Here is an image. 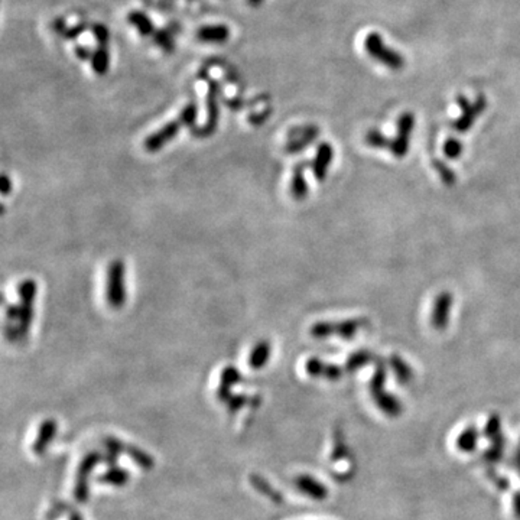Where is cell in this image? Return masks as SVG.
I'll use <instances>...</instances> for the list:
<instances>
[{
    "label": "cell",
    "instance_id": "18",
    "mask_svg": "<svg viewBox=\"0 0 520 520\" xmlns=\"http://www.w3.org/2000/svg\"><path fill=\"white\" fill-rule=\"evenodd\" d=\"M109 51H107V47H99V49L93 53L92 57V67L94 69V73L99 76H104L109 69Z\"/></svg>",
    "mask_w": 520,
    "mask_h": 520
},
{
    "label": "cell",
    "instance_id": "20",
    "mask_svg": "<svg viewBox=\"0 0 520 520\" xmlns=\"http://www.w3.org/2000/svg\"><path fill=\"white\" fill-rule=\"evenodd\" d=\"M477 444V433L474 429H469L467 433H464L458 438V448L465 453H470L473 448H476Z\"/></svg>",
    "mask_w": 520,
    "mask_h": 520
},
{
    "label": "cell",
    "instance_id": "10",
    "mask_svg": "<svg viewBox=\"0 0 520 520\" xmlns=\"http://www.w3.org/2000/svg\"><path fill=\"white\" fill-rule=\"evenodd\" d=\"M414 124H415V119L410 113H405L399 119L398 136L390 143V152L394 156L402 158L406 155L408 146H409V136H410L412 129H414Z\"/></svg>",
    "mask_w": 520,
    "mask_h": 520
},
{
    "label": "cell",
    "instance_id": "5",
    "mask_svg": "<svg viewBox=\"0 0 520 520\" xmlns=\"http://www.w3.org/2000/svg\"><path fill=\"white\" fill-rule=\"evenodd\" d=\"M364 48L374 60H378L379 62L385 64L386 67L392 69H401L405 65L403 57L401 56V53H398L393 49H389L385 45L383 40L379 37V33H376V32L369 33L364 40Z\"/></svg>",
    "mask_w": 520,
    "mask_h": 520
},
{
    "label": "cell",
    "instance_id": "11",
    "mask_svg": "<svg viewBox=\"0 0 520 520\" xmlns=\"http://www.w3.org/2000/svg\"><path fill=\"white\" fill-rule=\"evenodd\" d=\"M453 308V295L448 292H442L437 296L434 312H433V326L437 330H445L450 321V311Z\"/></svg>",
    "mask_w": 520,
    "mask_h": 520
},
{
    "label": "cell",
    "instance_id": "27",
    "mask_svg": "<svg viewBox=\"0 0 520 520\" xmlns=\"http://www.w3.org/2000/svg\"><path fill=\"white\" fill-rule=\"evenodd\" d=\"M435 167H437L438 171L441 172V176H442V179H444V181H445L446 184H453V183L455 181V176H454V172H453V171H450L448 168H445L444 165L437 164V162H435Z\"/></svg>",
    "mask_w": 520,
    "mask_h": 520
},
{
    "label": "cell",
    "instance_id": "21",
    "mask_svg": "<svg viewBox=\"0 0 520 520\" xmlns=\"http://www.w3.org/2000/svg\"><path fill=\"white\" fill-rule=\"evenodd\" d=\"M371 360V353L369 351H358V353H354L347 362V369L350 371H354L357 370L358 367L364 366L366 363H369Z\"/></svg>",
    "mask_w": 520,
    "mask_h": 520
},
{
    "label": "cell",
    "instance_id": "13",
    "mask_svg": "<svg viewBox=\"0 0 520 520\" xmlns=\"http://www.w3.org/2000/svg\"><path fill=\"white\" fill-rule=\"evenodd\" d=\"M310 164L308 160H302V162L296 164L292 174V181H291V194L296 201L305 200L308 195V184L305 179V168Z\"/></svg>",
    "mask_w": 520,
    "mask_h": 520
},
{
    "label": "cell",
    "instance_id": "25",
    "mask_svg": "<svg viewBox=\"0 0 520 520\" xmlns=\"http://www.w3.org/2000/svg\"><path fill=\"white\" fill-rule=\"evenodd\" d=\"M153 38H155V41H156L160 47H162L164 49H167V51H172V40H171V37H169V35H168L167 32H162V31H160V32H156V33L153 35Z\"/></svg>",
    "mask_w": 520,
    "mask_h": 520
},
{
    "label": "cell",
    "instance_id": "7",
    "mask_svg": "<svg viewBox=\"0 0 520 520\" xmlns=\"http://www.w3.org/2000/svg\"><path fill=\"white\" fill-rule=\"evenodd\" d=\"M383 385H385V370L383 367H378V371H376L374 378H373V383H371V393H373V398L374 401L378 402L379 408L383 409L386 414L389 415H398L399 412L402 410L401 408V403L394 399L393 396H389V394H385L383 392Z\"/></svg>",
    "mask_w": 520,
    "mask_h": 520
},
{
    "label": "cell",
    "instance_id": "14",
    "mask_svg": "<svg viewBox=\"0 0 520 520\" xmlns=\"http://www.w3.org/2000/svg\"><path fill=\"white\" fill-rule=\"evenodd\" d=\"M196 37L204 42H224L230 37V31L224 25L203 26L196 33Z\"/></svg>",
    "mask_w": 520,
    "mask_h": 520
},
{
    "label": "cell",
    "instance_id": "29",
    "mask_svg": "<svg viewBox=\"0 0 520 520\" xmlns=\"http://www.w3.org/2000/svg\"><path fill=\"white\" fill-rule=\"evenodd\" d=\"M76 53H77V57H78L80 60H83V61H85V60H88L90 57H92V53H90V51L85 49V48H83V47H80V45L76 47Z\"/></svg>",
    "mask_w": 520,
    "mask_h": 520
},
{
    "label": "cell",
    "instance_id": "4",
    "mask_svg": "<svg viewBox=\"0 0 520 520\" xmlns=\"http://www.w3.org/2000/svg\"><path fill=\"white\" fill-rule=\"evenodd\" d=\"M367 324L366 319H349L338 322H315L310 328V334L315 338H328V337H342L344 339H351L360 328Z\"/></svg>",
    "mask_w": 520,
    "mask_h": 520
},
{
    "label": "cell",
    "instance_id": "6",
    "mask_svg": "<svg viewBox=\"0 0 520 520\" xmlns=\"http://www.w3.org/2000/svg\"><path fill=\"white\" fill-rule=\"evenodd\" d=\"M219 92H220V85L214 80H208V94H207L208 117L201 128H191V133L194 136L206 137L216 132L217 124H219V117H220Z\"/></svg>",
    "mask_w": 520,
    "mask_h": 520
},
{
    "label": "cell",
    "instance_id": "3",
    "mask_svg": "<svg viewBox=\"0 0 520 520\" xmlns=\"http://www.w3.org/2000/svg\"><path fill=\"white\" fill-rule=\"evenodd\" d=\"M38 292V283L33 279H25L17 286V296H19V307H21V318L19 322H17V334H19V338H24L31 326H32V319H33V302L35 298H37Z\"/></svg>",
    "mask_w": 520,
    "mask_h": 520
},
{
    "label": "cell",
    "instance_id": "31",
    "mask_svg": "<svg viewBox=\"0 0 520 520\" xmlns=\"http://www.w3.org/2000/svg\"><path fill=\"white\" fill-rule=\"evenodd\" d=\"M516 498L520 501V496H516ZM514 508H516V513L520 516V503H517V501H516V506Z\"/></svg>",
    "mask_w": 520,
    "mask_h": 520
},
{
    "label": "cell",
    "instance_id": "1",
    "mask_svg": "<svg viewBox=\"0 0 520 520\" xmlns=\"http://www.w3.org/2000/svg\"><path fill=\"white\" fill-rule=\"evenodd\" d=\"M196 113H199L196 104L188 103L175 120L168 121L159 131L149 135L145 139V142H143V148H145V151L149 153H156L165 145H168V143L179 133V131H181L184 126H192L194 121L196 120Z\"/></svg>",
    "mask_w": 520,
    "mask_h": 520
},
{
    "label": "cell",
    "instance_id": "17",
    "mask_svg": "<svg viewBox=\"0 0 520 520\" xmlns=\"http://www.w3.org/2000/svg\"><path fill=\"white\" fill-rule=\"evenodd\" d=\"M128 19L129 22L143 35V37H149L151 33L155 32V28H153V24L152 21L149 19V17L143 13V12H137V10H133L128 15Z\"/></svg>",
    "mask_w": 520,
    "mask_h": 520
},
{
    "label": "cell",
    "instance_id": "19",
    "mask_svg": "<svg viewBox=\"0 0 520 520\" xmlns=\"http://www.w3.org/2000/svg\"><path fill=\"white\" fill-rule=\"evenodd\" d=\"M390 364H392V367L394 370V374H396V378L399 379L401 383H409L410 379L414 378V373H412L410 367L402 360L399 355H392Z\"/></svg>",
    "mask_w": 520,
    "mask_h": 520
},
{
    "label": "cell",
    "instance_id": "22",
    "mask_svg": "<svg viewBox=\"0 0 520 520\" xmlns=\"http://www.w3.org/2000/svg\"><path fill=\"white\" fill-rule=\"evenodd\" d=\"M366 142L373 148H386V146H389L386 137L382 136L378 131H370L366 135Z\"/></svg>",
    "mask_w": 520,
    "mask_h": 520
},
{
    "label": "cell",
    "instance_id": "26",
    "mask_svg": "<svg viewBox=\"0 0 520 520\" xmlns=\"http://www.w3.org/2000/svg\"><path fill=\"white\" fill-rule=\"evenodd\" d=\"M85 29H87V25H85V24H78V25H76V26H73V28L67 29V31L64 32V38H67V40H74V38L78 37V35H80L81 32H84Z\"/></svg>",
    "mask_w": 520,
    "mask_h": 520
},
{
    "label": "cell",
    "instance_id": "9",
    "mask_svg": "<svg viewBox=\"0 0 520 520\" xmlns=\"http://www.w3.org/2000/svg\"><path fill=\"white\" fill-rule=\"evenodd\" d=\"M458 103L462 107L464 115L461 116L460 120H457L454 123V129L458 131V132H467L471 128V124L476 121L477 116L484 109H486V103L487 101L484 100L483 96H480L478 100L474 104H469V101H467V99H465V97H458Z\"/></svg>",
    "mask_w": 520,
    "mask_h": 520
},
{
    "label": "cell",
    "instance_id": "28",
    "mask_svg": "<svg viewBox=\"0 0 520 520\" xmlns=\"http://www.w3.org/2000/svg\"><path fill=\"white\" fill-rule=\"evenodd\" d=\"M10 191H12V181L6 174H3V176H2V194L8 195Z\"/></svg>",
    "mask_w": 520,
    "mask_h": 520
},
{
    "label": "cell",
    "instance_id": "2",
    "mask_svg": "<svg viewBox=\"0 0 520 520\" xmlns=\"http://www.w3.org/2000/svg\"><path fill=\"white\" fill-rule=\"evenodd\" d=\"M106 301L115 310H120L126 303V290H124V263L120 259L110 262L107 267L106 279Z\"/></svg>",
    "mask_w": 520,
    "mask_h": 520
},
{
    "label": "cell",
    "instance_id": "16",
    "mask_svg": "<svg viewBox=\"0 0 520 520\" xmlns=\"http://www.w3.org/2000/svg\"><path fill=\"white\" fill-rule=\"evenodd\" d=\"M269 355H271V343L266 342V339H262V342H259L253 347L252 353H250L249 364L253 369H260L267 363Z\"/></svg>",
    "mask_w": 520,
    "mask_h": 520
},
{
    "label": "cell",
    "instance_id": "23",
    "mask_svg": "<svg viewBox=\"0 0 520 520\" xmlns=\"http://www.w3.org/2000/svg\"><path fill=\"white\" fill-rule=\"evenodd\" d=\"M444 152H445V155H446L448 158H451V159L458 158V156L461 155V152H462V145H461V142H458V140H455V139L446 140L445 146H444Z\"/></svg>",
    "mask_w": 520,
    "mask_h": 520
},
{
    "label": "cell",
    "instance_id": "8",
    "mask_svg": "<svg viewBox=\"0 0 520 520\" xmlns=\"http://www.w3.org/2000/svg\"><path fill=\"white\" fill-rule=\"evenodd\" d=\"M319 135V129L317 126H303L294 129L291 133H288V143L285 145L286 153H298L302 149L311 145L315 142L317 136Z\"/></svg>",
    "mask_w": 520,
    "mask_h": 520
},
{
    "label": "cell",
    "instance_id": "24",
    "mask_svg": "<svg viewBox=\"0 0 520 520\" xmlns=\"http://www.w3.org/2000/svg\"><path fill=\"white\" fill-rule=\"evenodd\" d=\"M96 40L100 47H107V42H109V31H107L106 26L103 25H94L93 26Z\"/></svg>",
    "mask_w": 520,
    "mask_h": 520
},
{
    "label": "cell",
    "instance_id": "15",
    "mask_svg": "<svg viewBox=\"0 0 520 520\" xmlns=\"http://www.w3.org/2000/svg\"><path fill=\"white\" fill-rule=\"evenodd\" d=\"M307 371L312 376H324L327 379H338L342 376V370L338 367L322 363L317 357L310 358L307 363Z\"/></svg>",
    "mask_w": 520,
    "mask_h": 520
},
{
    "label": "cell",
    "instance_id": "30",
    "mask_svg": "<svg viewBox=\"0 0 520 520\" xmlns=\"http://www.w3.org/2000/svg\"><path fill=\"white\" fill-rule=\"evenodd\" d=\"M247 2H249L250 5H252V6H258V5L262 3V0H247Z\"/></svg>",
    "mask_w": 520,
    "mask_h": 520
},
{
    "label": "cell",
    "instance_id": "12",
    "mask_svg": "<svg viewBox=\"0 0 520 520\" xmlns=\"http://www.w3.org/2000/svg\"><path fill=\"white\" fill-rule=\"evenodd\" d=\"M333 156H334V152H333V146L330 145V143H326V142L321 143V145L317 149V155L312 160V164H311L312 174L318 179V181H324V179H326L327 171L331 165Z\"/></svg>",
    "mask_w": 520,
    "mask_h": 520
}]
</instances>
